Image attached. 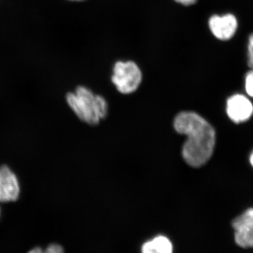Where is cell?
Segmentation results:
<instances>
[{
  "instance_id": "1",
  "label": "cell",
  "mask_w": 253,
  "mask_h": 253,
  "mask_svg": "<svg viewBox=\"0 0 253 253\" xmlns=\"http://www.w3.org/2000/svg\"><path fill=\"white\" fill-rule=\"evenodd\" d=\"M174 126L178 133L187 136L181 152L185 162L194 168L207 163L215 146L214 127L205 118L191 111L179 113L174 118Z\"/></svg>"
},
{
  "instance_id": "2",
  "label": "cell",
  "mask_w": 253,
  "mask_h": 253,
  "mask_svg": "<svg viewBox=\"0 0 253 253\" xmlns=\"http://www.w3.org/2000/svg\"><path fill=\"white\" fill-rule=\"evenodd\" d=\"M66 101L76 116L87 124H98L107 115L108 104L104 98L85 86H78L75 92L68 93Z\"/></svg>"
},
{
  "instance_id": "3",
  "label": "cell",
  "mask_w": 253,
  "mask_h": 253,
  "mask_svg": "<svg viewBox=\"0 0 253 253\" xmlns=\"http://www.w3.org/2000/svg\"><path fill=\"white\" fill-rule=\"evenodd\" d=\"M111 81L119 92L131 94L140 85L142 73L134 61H118L113 66Z\"/></svg>"
},
{
  "instance_id": "4",
  "label": "cell",
  "mask_w": 253,
  "mask_h": 253,
  "mask_svg": "<svg viewBox=\"0 0 253 253\" xmlns=\"http://www.w3.org/2000/svg\"><path fill=\"white\" fill-rule=\"evenodd\" d=\"M208 27L212 36L218 41H231L239 29V21L232 13L213 14L208 20Z\"/></svg>"
},
{
  "instance_id": "5",
  "label": "cell",
  "mask_w": 253,
  "mask_h": 253,
  "mask_svg": "<svg viewBox=\"0 0 253 253\" xmlns=\"http://www.w3.org/2000/svg\"><path fill=\"white\" fill-rule=\"evenodd\" d=\"M236 244L244 249L253 247V208H249L231 222Z\"/></svg>"
},
{
  "instance_id": "6",
  "label": "cell",
  "mask_w": 253,
  "mask_h": 253,
  "mask_svg": "<svg viewBox=\"0 0 253 253\" xmlns=\"http://www.w3.org/2000/svg\"><path fill=\"white\" fill-rule=\"evenodd\" d=\"M226 113L236 124L246 122L253 116V103L246 95L233 94L226 101Z\"/></svg>"
},
{
  "instance_id": "7",
  "label": "cell",
  "mask_w": 253,
  "mask_h": 253,
  "mask_svg": "<svg viewBox=\"0 0 253 253\" xmlns=\"http://www.w3.org/2000/svg\"><path fill=\"white\" fill-rule=\"evenodd\" d=\"M20 194L17 177L7 166L0 167V202H11L18 199Z\"/></svg>"
},
{
  "instance_id": "8",
  "label": "cell",
  "mask_w": 253,
  "mask_h": 253,
  "mask_svg": "<svg viewBox=\"0 0 253 253\" xmlns=\"http://www.w3.org/2000/svg\"><path fill=\"white\" fill-rule=\"evenodd\" d=\"M174 246L167 236L158 235L142 244L141 253H173Z\"/></svg>"
},
{
  "instance_id": "9",
  "label": "cell",
  "mask_w": 253,
  "mask_h": 253,
  "mask_svg": "<svg viewBox=\"0 0 253 253\" xmlns=\"http://www.w3.org/2000/svg\"><path fill=\"white\" fill-rule=\"evenodd\" d=\"M28 253H65L62 246L58 244H51L43 251L41 248L31 250Z\"/></svg>"
},
{
  "instance_id": "10",
  "label": "cell",
  "mask_w": 253,
  "mask_h": 253,
  "mask_svg": "<svg viewBox=\"0 0 253 253\" xmlns=\"http://www.w3.org/2000/svg\"><path fill=\"white\" fill-rule=\"evenodd\" d=\"M245 89L249 97L253 98V69H251L245 76Z\"/></svg>"
},
{
  "instance_id": "11",
  "label": "cell",
  "mask_w": 253,
  "mask_h": 253,
  "mask_svg": "<svg viewBox=\"0 0 253 253\" xmlns=\"http://www.w3.org/2000/svg\"><path fill=\"white\" fill-rule=\"evenodd\" d=\"M247 63L251 69H253V33L249 36L247 44Z\"/></svg>"
},
{
  "instance_id": "12",
  "label": "cell",
  "mask_w": 253,
  "mask_h": 253,
  "mask_svg": "<svg viewBox=\"0 0 253 253\" xmlns=\"http://www.w3.org/2000/svg\"><path fill=\"white\" fill-rule=\"evenodd\" d=\"M174 1L183 6H188L196 4L198 0H174Z\"/></svg>"
},
{
  "instance_id": "13",
  "label": "cell",
  "mask_w": 253,
  "mask_h": 253,
  "mask_svg": "<svg viewBox=\"0 0 253 253\" xmlns=\"http://www.w3.org/2000/svg\"><path fill=\"white\" fill-rule=\"evenodd\" d=\"M249 161L251 166L253 168V151L251 153V156H250Z\"/></svg>"
},
{
  "instance_id": "14",
  "label": "cell",
  "mask_w": 253,
  "mask_h": 253,
  "mask_svg": "<svg viewBox=\"0 0 253 253\" xmlns=\"http://www.w3.org/2000/svg\"><path fill=\"white\" fill-rule=\"evenodd\" d=\"M69 1H84V0H69Z\"/></svg>"
}]
</instances>
